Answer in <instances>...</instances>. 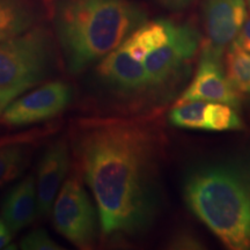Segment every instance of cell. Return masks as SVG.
Segmentation results:
<instances>
[{"instance_id": "1", "label": "cell", "mask_w": 250, "mask_h": 250, "mask_svg": "<svg viewBox=\"0 0 250 250\" xmlns=\"http://www.w3.org/2000/svg\"><path fill=\"white\" fill-rule=\"evenodd\" d=\"M73 154L98 206L105 239L145 233L159 208V142L147 125L126 120L86 121Z\"/></svg>"}, {"instance_id": "2", "label": "cell", "mask_w": 250, "mask_h": 250, "mask_svg": "<svg viewBox=\"0 0 250 250\" xmlns=\"http://www.w3.org/2000/svg\"><path fill=\"white\" fill-rule=\"evenodd\" d=\"M182 192L188 208L227 248L250 250V159L192 166Z\"/></svg>"}, {"instance_id": "3", "label": "cell", "mask_w": 250, "mask_h": 250, "mask_svg": "<svg viewBox=\"0 0 250 250\" xmlns=\"http://www.w3.org/2000/svg\"><path fill=\"white\" fill-rule=\"evenodd\" d=\"M146 19L131 0H58L54 22L67 71L79 74L101 62Z\"/></svg>"}, {"instance_id": "4", "label": "cell", "mask_w": 250, "mask_h": 250, "mask_svg": "<svg viewBox=\"0 0 250 250\" xmlns=\"http://www.w3.org/2000/svg\"><path fill=\"white\" fill-rule=\"evenodd\" d=\"M55 68V45L44 27H33L0 43V90L29 89L51 76Z\"/></svg>"}, {"instance_id": "5", "label": "cell", "mask_w": 250, "mask_h": 250, "mask_svg": "<svg viewBox=\"0 0 250 250\" xmlns=\"http://www.w3.org/2000/svg\"><path fill=\"white\" fill-rule=\"evenodd\" d=\"M99 211L79 177L73 175L62 184L52 206L56 230L80 249H89L99 236Z\"/></svg>"}, {"instance_id": "6", "label": "cell", "mask_w": 250, "mask_h": 250, "mask_svg": "<svg viewBox=\"0 0 250 250\" xmlns=\"http://www.w3.org/2000/svg\"><path fill=\"white\" fill-rule=\"evenodd\" d=\"M201 44V34L192 24L171 22L167 42L143 62L149 88H162L173 83L195 57Z\"/></svg>"}, {"instance_id": "7", "label": "cell", "mask_w": 250, "mask_h": 250, "mask_svg": "<svg viewBox=\"0 0 250 250\" xmlns=\"http://www.w3.org/2000/svg\"><path fill=\"white\" fill-rule=\"evenodd\" d=\"M73 99L70 83L54 81L29 94L17 98L0 115V123L9 126H28L54 118L68 107Z\"/></svg>"}, {"instance_id": "8", "label": "cell", "mask_w": 250, "mask_h": 250, "mask_svg": "<svg viewBox=\"0 0 250 250\" xmlns=\"http://www.w3.org/2000/svg\"><path fill=\"white\" fill-rule=\"evenodd\" d=\"M247 15L246 0H203L202 54L221 59L236 41Z\"/></svg>"}, {"instance_id": "9", "label": "cell", "mask_w": 250, "mask_h": 250, "mask_svg": "<svg viewBox=\"0 0 250 250\" xmlns=\"http://www.w3.org/2000/svg\"><path fill=\"white\" fill-rule=\"evenodd\" d=\"M240 94L228 80L221 59L202 54L195 77L177 100L176 104L190 101H206L237 107L241 102Z\"/></svg>"}, {"instance_id": "10", "label": "cell", "mask_w": 250, "mask_h": 250, "mask_svg": "<svg viewBox=\"0 0 250 250\" xmlns=\"http://www.w3.org/2000/svg\"><path fill=\"white\" fill-rule=\"evenodd\" d=\"M70 148L65 139L56 140L45 149L37 168V211L41 217L51 212L59 190L70 170Z\"/></svg>"}, {"instance_id": "11", "label": "cell", "mask_w": 250, "mask_h": 250, "mask_svg": "<svg viewBox=\"0 0 250 250\" xmlns=\"http://www.w3.org/2000/svg\"><path fill=\"white\" fill-rule=\"evenodd\" d=\"M98 73L109 88L123 95H134L149 88L144 62L134 59L123 44L100 62Z\"/></svg>"}, {"instance_id": "12", "label": "cell", "mask_w": 250, "mask_h": 250, "mask_svg": "<svg viewBox=\"0 0 250 250\" xmlns=\"http://www.w3.org/2000/svg\"><path fill=\"white\" fill-rule=\"evenodd\" d=\"M37 211L36 180L31 175L9 191L2 205L1 220L12 233L33 223Z\"/></svg>"}, {"instance_id": "13", "label": "cell", "mask_w": 250, "mask_h": 250, "mask_svg": "<svg viewBox=\"0 0 250 250\" xmlns=\"http://www.w3.org/2000/svg\"><path fill=\"white\" fill-rule=\"evenodd\" d=\"M171 21L155 20L142 24L122 44L134 59L144 62L148 54L165 44L169 37Z\"/></svg>"}, {"instance_id": "14", "label": "cell", "mask_w": 250, "mask_h": 250, "mask_svg": "<svg viewBox=\"0 0 250 250\" xmlns=\"http://www.w3.org/2000/svg\"><path fill=\"white\" fill-rule=\"evenodd\" d=\"M37 13L27 0H0V43L34 27Z\"/></svg>"}, {"instance_id": "15", "label": "cell", "mask_w": 250, "mask_h": 250, "mask_svg": "<svg viewBox=\"0 0 250 250\" xmlns=\"http://www.w3.org/2000/svg\"><path fill=\"white\" fill-rule=\"evenodd\" d=\"M225 68L228 80L237 92L250 93V52L234 42L227 49Z\"/></svg>"}, {"instance_id": "16", "label": "cell", "mask_w": 250, "mask_h": 250, "mask_svg": "<svg viewBox=\"0 0 250 250\" xmlns=\"http://www.w3.org/2000/svg\"><path fill=\"white\" fill-rule=\"evenodd\" d=\"M33 143L11 144L0 147V187L20 177L29 161Z\"/></svg>"}, {"instance_id": "17", "label": "cell", "mask_w": 250, "mask_h": 250, "mask_svg": "<svg viewBox=\"0 0 250 250\" xmlns=\"http://www.w3.org/2000/svg\"><path fill=\"white\" fill-rule=\"evenodd\" d=\"M206 101H190L175 104L169 114V122L176 127L190 130H205Z\"/></svg>"}, {"instance_id": "18", "label": "cell", "mask_w": 250, "mask_h": 250, "mask_svg": "<svg viewBox=\"0 0 250 250\" xmlns=\"http://www.w3.org/2000/svg\"><path fill=\"white\" fill-rule=\"evenodd\" d=\"M242 122L232 105L208 102L205 110V130L230 131L242 129Z\"/></svg>"}, {"instance_id": "19", "label": "cell", "mask_w": 250, "mask_h": 250, "mask_svg": "<svg viewBox=\"0 0 250 250\" xmlns=\"http://www.w3.org/2000/svg\"><path fill=\"white\" fill-rule=\"evenodd\" d=\"M20 248L23 250H61L62 249L58 243L54 240L45 229L39 228V229L31 230L26 236L21 240Z\"/></svg>"}, {"instance_id": "20", "label": "cell", "mask_w": 250, "mask_h": 250, "mask_svg": "<svg viewBox=\"0 0 250 250\" xmlns=\"http://www.w3.org/2000/svg\"><path fill=\"white\" fill-rule=\"evenodd\" d=\"M54 130L52 127H44V129H34L26 131L23 133L13 134V136H0V147L11 144H19V143H34L35 140L43 138L46 134L51 133Z\"/></svg>"}, {"instance_id": "21", "label": "cell", "mask_w": 250, "mask_h": 250, "mask_svg": "<svg viewBox=\"0 0 250 250\" xmlns=\"http://www.w3.org/2000/svg\"><path fill=\"white\" fill-rule=\"evenodd\" d=\"M26 88H14V89H6L0 90V115L2 111L7 108V105L15 99L19 98L23 92H26Z\"/></svg>"}, {"instance_id": "22", "label": "cell", "mask_w": 250, "mask_h": 250, "mask_svg": "<svg viewBox=\"0 0 250 250\" xmlns=\"http://www.w3.org/2000/svg\"><path fill=\"white\" fill-rule=\"evenodd\" d=\"M199 243L198 241H196L192 236L190 235H177L174 237V241H171L170 246L175 249H196L199 248Z\"/></svg>"}, {"instance_id": "23", "label": "cell", "mask_w": 250, "mask_h": 250, "mask_svg": "<svg viewBox=\"0 0 250 250\" xmlns=\"http://www.w3.org/2000/svg\"><path fill=\"white\" fill-rule=\"evenodd\" d=\"M235 42L246 51L250 52V13L247 15L245 23H243Z\"/></svg>"}, {"instance_id": "24", "label": "cell", "mask_w": 250, "mask_h": 250, "mask_svg": "<svg viewBox=\"0 0 250 250\" xmlns=\"http://www.w3.org/2000/svg\"><path fill=\"white\" fill-rule=\"evenodd\" d=\"M159 2L171 11H183L192 4L193 0H159Z\"/></svg>"}, {"instance_id": "25", "label": "cell", "mask_w": 250, "mask_h": 250, "mask_svg": "<svg viewBox=\"0 0 250 250\" xmlns=\"http://www.w3.org/2000/svg\"><path fill=\"white\" fill-rule=\"evenodd\" d=\"M11 230L8 228H5V229L0 230V249L6 248L8 246V243L11 242Z\"/></svg>"}, {"instance_id": "26", "label": "cell", "mask_w": 250, "mask_h": 250, "mask_svg": "<svg viewBox=\"0 0 250 250\" xmlns=\"http://www.w3.org/2000/svg\"><path fill=\"white\" fill-rule=\"evenodd\" d=\"M5 228H7V227H6V225L4 224V221H2V220H0V230L5 229Z\"/></svg>"}, {"instance_id": "27", "label": "cell", "mask_w": 250, "mask_h": 250, "mask_svg": "<svg viewBox=\"0 0 250 250\" xmlns=\"http://www.w3.org/2000/svg\"><path fill=\"white\" fill-rule=\"evenodd\" d=\"M247 4H248V6H249V8H250V0H247Z\"/></svg>"}]
</instances>
